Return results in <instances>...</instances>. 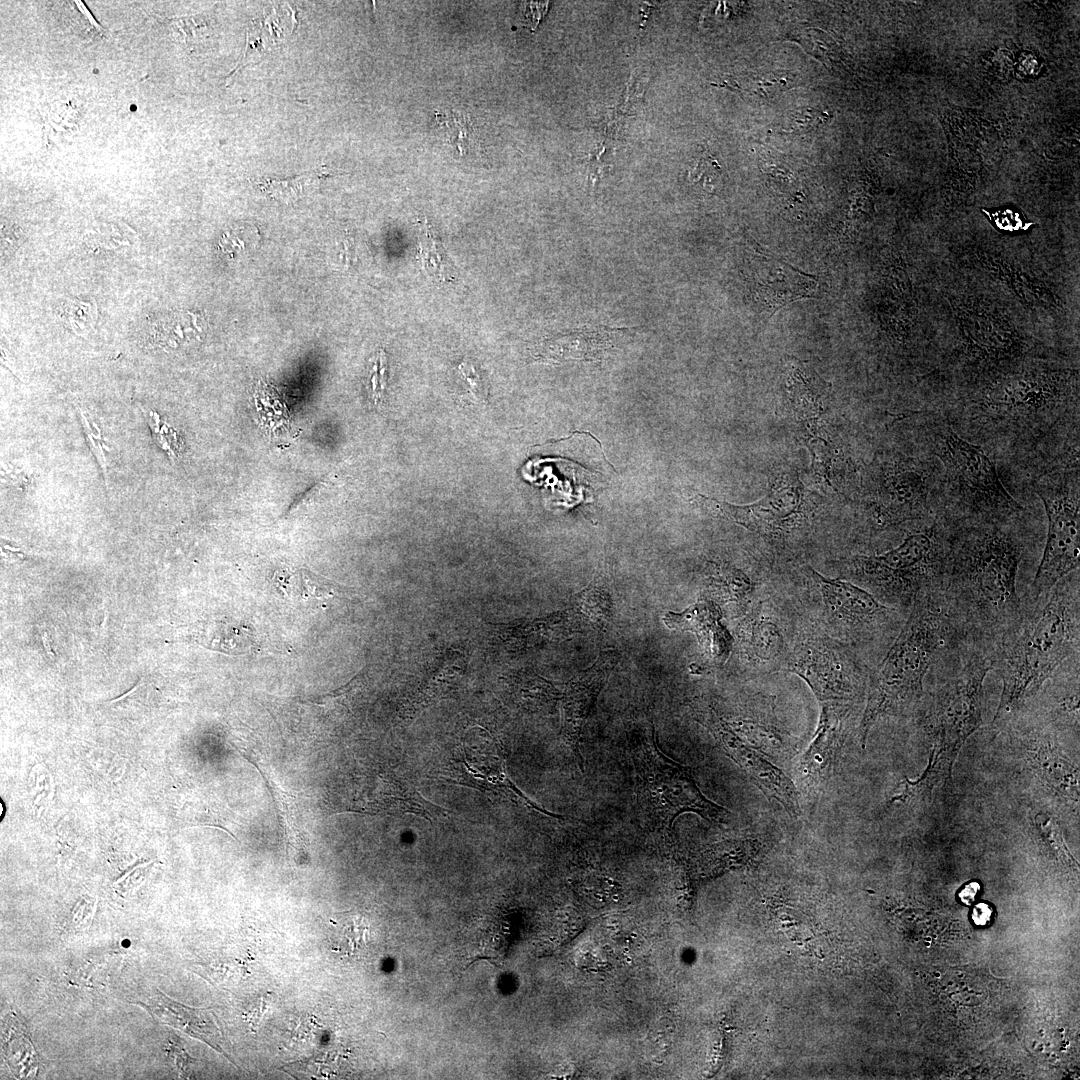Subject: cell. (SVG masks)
Returning <instances> with one entry per match:
<instances>
[{
  "label": "cell",
  "instance_id": "obj_1",
  "mask_svg": "<svg viewBox=\"0 0 1080 1080\" xmlns=\"http://www.w3.org/2000/svg\"><path fill=\"white\" fill-rule=\"evenodd\" d=\"M1006 522L952 521L948 552L937 588L964 640L990 647L1017 617L1025 545Z\"/></svg>",
  "mask_w": 1080,
  "mask_h": 1080
},
{
  "label": "cell",
  "instance_id": "obj_2",
  "mask_svg": "<svg viewBox=\"0 0 1080 1080\" xmlns=\"http://www.w3.org/2000/svg\"><path fill=\"white\" fill-rule=\"evenodd\" d=\"M1079 569L1036 599L1025 598L1017 617L990 646L1002 693L993 723L1019 711L1066 663L1079 658Z\"/></svg>",
  "mask_w": 1080,
  "mask_h": 1080
},
{
  "label": "cell",
  "instance_id": "obj_3",
  "mask_svg": "<svg viewBox=\"0 0 1080 1080\" xmlns=\"http://www.w3.org/2000/svg\"><path fill=\"white\" fill-rule=\"evenodd\" d=\"M962 640L937 590L921 592L881 664L870 673L858 726L863 748L880 718L916 712L925 678Z\"/></svg>",
  "mask_w": 1080,
  "mask_h": 1080
},
{
  "label": "cell",
  "instance_id": "obj_4",
  "mask_svg": "<svg viewBox=\"0 0 1080 1080\" xmlns=\"http://www.w3.org/2000/svg\"><path fill=\"white\" fill-rule=\"evenodd\" d=\"M941 666L944 679L916 710L930 745L922 777L933 786L949 778L959 750L982 723L984 682L993 670L991 651L963 640L943 657Z\"/></svg>",
  "mask_w": 1080,
  "mask_h": 1080
},
{
  "label": "cell",
  "instance_id": "obj_5",
  "mask_svg": "<svg viewBox=\"0 0 1080 1080\" xmlns=\"http://www.w3.org/2000/svg\"><path fill=\"white\" fill-rule=\"evenodd\" d=\"M1077 379L1070 370L1036 368L1001 375L975 395L967 414L995 433L1042 432L1069 411L1078 413Z\"/></svg>",
  "mask_w": 1080,
  "mask_h": 1080
},
{
  "label": "cell",
  "instance_id": "obj_6",
  "mask_svg": "<svg viewBox=\"0 0 1080 1080\" xmlns=\"http://www.w3.org/2000/svg\"><path fill=\"white\" fill-rule=\"evenodd\" d=\"M950 525L948 518L935 517L887 552L854 556L848 564L851 579L908 615L921 592L937 590L940 584Z\"/></svg>",
  "mask_w": 1080,
  "mask_h": 1080
},
{
  "label": "cell",
  "instance_id": "obj_7",
  "mask_svg": "<svg viewBox=\"0 0 1080 1080\" xmlns=\"http://www.w3.org/2000/svg\"><path fill=\"white\" fill-rule=\"evenodd\" d=\"M628 756L640 818L651 833L671 836L675 819L687 812L719 824L729 821L732 813L701 792L691 770L661 752L652 724H644L631 735Z\"/></svg>",
  "mask_w": 1080,
  "mask_h": 1080
},
{
  "label": "cell",
  "instance_id": "obj_8",
  "mask_svg": "<svg viewBox=\"0 0 1080 1080\" xmlns=\"http://www.w3.org/2000/svg\"><path fill=\"white\" fill-rule=\"evenodd\" d=\"M928 451L938 458L954 521L1006 522L1024 511L1002 484L994 463L977 445L961 437L942 420L928 422L922 431Z\"/></svg>",
  "mask_w": 1080,
  "mask_h": 1080
},
{
  "label": "cell",
  "instance_id": "obj_9",
  "mask_svg": "<svg viewBox=\"0 0 1080 1080\" xmlns=\"http://www.w3.org/2000/svg\"><path fill=\"white\" fill-rule=\"evenodd\" d=\"M1033 485L1048 524L1043 553L1026 592L1029 599L1047 593L1060 579L1079 569V464L1042 475Z\"/></svg>",
  "mask_w": 1080,
  "mask_h": 1080
},
{
  "label": "cell",
  "instance_id": "obj_10",
  "mask_svg": "<svg viewBox=\"0 0 1080 1080\" xmlns=\"http://www.w3.org/2000/svg\"><path fill=\"white\" fill-rule=\"evenodd\" d=\"M784 669L802 678L820 703L861 704L871 673L851 646L820 626L796 633Z\"/></svg>",
  "mask_w": 1080,
  "mask_h": 1080
},
{
  "label": "cell",
  "instance_id": "obj_11",
  "mask_svg": "<svg viewBox=\"0 0 1080 1080\" xmlns=\"http://www.w3.org/2000/svg\"><path fill=\"white\" fill-rule=\"evenodd\" d=\"M808 573L832 637L851 647L894 640L907 614L855 583L827 578L811 567Z\"/></svg>",
  "mask_w": 1080,
  "mask_h": 1080
},
{
  "label": "cell",
  "instance_id": "obj_12",
  "mask_svg": "<svg viewBox=\"0 0 1080 1080\" xmlns=\"http://www.w3.org/2000/svg\"><path fill=\"white\" fill-rule=\"evenodd\" d=\"M866 500L868 517L876 529L935 518L927 469L914 459L887 461L874 469Z\"/></svg>",
  "mask_w": 1080,
  "mask_h": 1080
},
{
  "label": "cell",
  "instance_id": "obj_13",
  "mask_svg": "<svg viewBox=\"0 0 1080 1080\" xmlns=\"http://www.w3.org/2000/svg\"><path fill=\"white\" fill-rule=\"evenodd\" d=\"M691 710L694 719L707 729L721 749L766 796L778 801L791 817L801 815L799 792L783 770L738 737L710 702L697 699Z\"/></svg>",
  "mask_w": 1080,
  "mask_h": 1080
},
{
  "label": "cell",
  "instance_id": "obj_14",
  "mask_svg": "<svg viewBox=\"0 0 1080 1080\" xmlns=\"http://www.w3.org/2000/svg\"><path fill=\"white\" fill-rule=\"evenodd\" d=\"M796 634L769 602L755 604L736 629L737 653L754 673L785 668Z\"/></svg>",
  "mask_w": 1080,
  "mask_h": 1080
},
{
  "label": "cell",
  "instance_id": "obj_15",
  "mask_svg": "<svg viewBox=\"0 0 1080 1080\" xmlns=\"http://www.w3.org/2000/svg\"><path fill=\"white\" fill-rule=\"evenodd\" d=\"M449 769L450 775L446 778L449 782L498 792L541 814L562 817L542 809L517 788L506 772L503 751L492 737H480L474 742L465 740L451 760Z\"/></svg>",
  "mask_w": 1080,
  "mask_h": 1080
},
{
  "label": "cell",
  "instance_id": "obj_16",
  "mask_svg": "<svg viewBox=\"0 0 1080 1080\" xmlns=\"http://www.w3.org/2000/svg\"><path fill=\"white\" fill-rule=\"evenodd\" d=\"M820 705L815 734L798 766L799 780L808 791L818 790L833 774L860 704L823 702Z\"/></svg>",
  "mask_w": 1080,
  "mask_h": 1080
},
{
  "label": "cell",
  "instance_id": "obj_17",
  "mask_svg": "<svg viewBox=\"0 0 1080 1080\" xmlns=\"http://www.w3.org/2000/svg\"><path fill=\"white\" fill-rule=\"evenodd\" d=\"M716 710L738 737L766 757L785 760L796 752V741L779 722L772 698L752 695L731 712Z\"/></svg>",
  "mask_w": 1080,
  "mask_h": 1080
},
{
  "label": "cell",
  "instance_id": "obj_18",
  "mask_svg": "<svg viewBox=\"0 0 1080 1080\" xmlns=\"http://www.w3.org/2000/svg\"><path fill=\"white\" fill-rule=\"evenodd\" d=\"M618 659L615 650L602 652L593 665L569 684L565 693L563 736L580 770L584 768L580 751L583 726Z\"/></svg>",
  "mask_w": 1080,
  "mask_h": 1080
},
{
  "label": "cell",
  "instance_id": "obj_19",
  "mask_svg": "<svg viewBox=\"0 0 1080 1080\" xmlns=\"http://www.w3.org/2000/svg\"><path fill=\"white\" fill-rule=\"evenodd\" d=\"M158 1019L196 1037L230 1059L223 1048V1036L214 1014L205 1009H195L179 1004L163 994L141 1003Z\"/></svg>",
  "mask_w": 1080,
  "mask_h": 1080
},
{
  "label": "cell",
  "instance_id": "obj_20",
  "mask_svg": "<svg viewBox=\"0 0 1080 1080\" xmlns=\"http://www.w3.org/2000/svg\"><path fill=\"white\" fill-rule=\"evenodd\" d=\"M720 618L718 608L709 602L697 603L681 614H673L674 624L682 630L694 632L706 653L718 663L727 659L733 644Z\"/></svg>",
  "mask_w": 1080,
  "mask_h": 1080
},
{
  "label": "cell",
  "instance_id": "obj_21",
  "mask_svg": "<svg viewBox=\"0 0 1080 1080\" xmlns=\"http://www.w3.org/2000/svg\"><path fill=\"white\" fill-rule=\"evenodd\" d=\"M1036 752L1035 768L1045 784L1063 798L1078 802L1079 773L1077 767L1049 739L1041 740Z\"/></svg>",
  "mask_w": 1080,
  "mask_h": 1080
},
{
  "label": "cell",
  "instance_id": "obj_22",
  "mask_svg": "<svg viewBox=\"0 0 1080 1080\" xmlns=\"http://www.w3.org/2000/svg\"><path fill=\"white\" fill-rule=\"evenodd\" d=\"M205 327L202 316L191 312L177 313L156 321L152 326V337L158 347L176 348L190 340L199 339Z\"/></svg>",
  "mask_w": 1080,
  "mask_h": 1080
},
{
  "label": "cell",
  "instance_id": "obj_23",
  "mask_svg": "<svg viewBox=\"0 0 1080 1080\" xmlns=\"http://www.w3.org/2000/svg\"><path fill=\"white\" fill-rule=\"evenodd\" d=\"M199 639L204 645L227 654H246L257 647L253 631L237 622L213 623L204 629Z\"/></svg>",
  "mask_w": 1080,
  "mask_h": 1080
},
{
  "label": "cell",
  "instance_id": "obj_24",
  "mask_svg": "<svg viewBox=\"0 0 1080 1080\" xmlns=\"http://www.w3.org/2000/svg\"><path fill=\"white\" fill-rule=\"evenodd\" d=\"M281 588L287 594H294L303 599L328 598L343 595V587L326 578L317 576L304 569L290 573L286 570L281 575L276 573Z\"/></svg>",
  "mask_w": 1080,
  "mask_h": 1080
},
{
  "label": "cell",
  "instance_id": "obj_25",
  "mask_svg": "<svg viewBox=\"0 0 1080 1080\" xmlns=\"http://www.w3.org/2000/svg\"><path fill=\"white\" fill-rule=\"evenodd\" d=\"M758 849L759 842L755 839H730L709 846L701 853L700 858L712 870H718L749 860Z\"/></svg>",
  "mask_w": 1080,
  "mask_h": 1080
},
{
  "label": "cell",
  "instance_id": "obj_26",
  "mask_svg": "<svg viewBox=\"0 0 1080 1080\" xmlns=\"http://www.w3.org/2000/svg\"><path fill=\"white\" fill-rule=\"evenodd\" d=\"M711 587L720 599L740 602L754 593L755 583L740 569L727 566L714 575Z\"/></svg>",
  "mask_w": 1080,
  "mask_h": 1080
},
{
  "label": "cell",
  "instance_id": "obj_27",
  "mask_svg": "<svg viewBox=\"0 0 1080 1080\" xmlns=\"http://www.w3.org/2000/svg\"><path fill=\"white\" fill-rule=\"evenodd\" d=\"M6 1025L9 1027L10 1036L15 1040L17 1046L12 1042L5 1040V1044L3 1043V1052H5L6 1059L10 1063L11 1069H13L15 1073L19 1070L18 1073L21 1077H27V1075L31 1073V1070H35V1067H37L35 1053L29 1037L26 1036L25 1030L20 1029V1022L18 1026V1037H15L16 1034L10 1019H7Z\"/></svg>",
  "mask_w": 1080,
  "mask_h": 1080
},
{
  "label": "cell",
  "instance_id": "obj_28",
  "mask_svg": "<svg viewBox=\"0 0 1080 1080\" xmlns=\"http://www.w3.org/2000/svg\"><path fill=\"white\" fill-rule=\"evenodd\" d=\"M321 174L322 172L316 171L284 180L267 179L262 182V188L270 196L282 202L290 203L299 199L304 193L315 189Z\"/></svg>",
  "mask_w": 1080,
  "mask_h": 1080
},
{
  "label": "cell",
  "instance_id": "obj_29",
  "mask_svg": "<svg viewBox=\"0 0 1080 1080\" xmlns=\"http://www.w3.org/2000/svg\"><path fill=\"white\" fill-rule=\"evenodd\" d=\"M78 411L86 441L102 470L105 484L106 486H108V463L106 459V451H109V448L102 438L100 428L95 423H91L87 418L86 413H84L81 409H78Z\"/></svg>",
  "mask_w": 1080,
  "mask_h": 1080
},
{
  "label": "cell",
  "instance_id": "obj_30",
  "mask_svg": "<svg viewBox=\"0 0 1080 1080\" xmlns=\"http://www.w3.org/2000/svg\"><path fill=\"white\" fill-rule=\"evenodd\" d=\"M336 926V941L340 950L353 953L366 943L367 928L363 923L350 919L339 922Z\"/></svg>",
  "mask_w": 1080,
  "mask_h": 1080
},
{
  "label": "cell",
  "instance_id": "obj_31",
  "mask_svg": "<svg viewBox=\"0 0 1080 1080\" xmlns=\"http://www.w3.org/2000/svg\"><path fill=\"white\" fill-rule=\"evenodd\" d=\"M67 318L70 326L77 334L88 332L97 319V309L94 302L74 300L67 309Z\"/></svg>",
  "mask_w": 1080,
  "mask_h": 1080
},
{
  "label": "cell",
  "instance_id": "obj_32",
  "mask_svg": "<svg viewBox=\"0 0 1080 1080\" xmlns=\"http://www.w3.org/2000/svg\"><path fill=\"white\" fill-rule=\"evenodd\" d=\"M145 416L152 431L155 443L160 446L173 461L176 457L175 450L178 449L175 433L165 422L163 425L160 424L161 421L157 413L149 411Z\"/></svg>",
  "mask_w": 1080,
  "mask_h": 1080
},
{
  "label": "cell",
  "instance_id": "obj_33",
  "mask_svg": "<svg viewBox=\"0 0 1080 1080\" xmlns=\"http://www.w3.org/2000/svg\"><path fill=\"white\" fill-rule=\"evenodd\" d=\"M721 175V167L711 157H702L689 173L694 183H701L705 190L712 191Z\"/></svg>",
  "mask_w": 1080,
  "mask_h": 1080
},
{
  "label": "cell",
  "instance_id": "obj_34",
  "mask_svg": "<svg viewBox=\"0 0 1080 1080\" xmlns=\"http://www.w3.org/2000/svg\"><path fill=\"white\" fill-rule=\"evenodd\" d=\"M828 115L816 108H804L796 111L790 118L792 131L808 132L825 123Z\"/></svg>",
  "mask_w": 1080,
  "mask_h": 1080
},
{
  "label": "cell",
  "instance_id": "obj_35",
  "mask_svg": "<svg viewBox=\"0 0 1080 1080\" xmlns=\"http://www.w3.org/2000/svg\"><path fill=\"white\" fill-rule=\"evenodd\" d=\"M777 73H767L761 75L762 77L755 83L758 91L762 92V95H767L769 92H775L779 89H788L792 85V80L788 76L787 72H783L781 75Z\"/></svg>",
  "mask_w": 1080,
  "mask_h": 1080
},
{
  "label": "cell",
  "instance_id": "obj_36",
  "mask_svg": "<svg viewBox=\"0 0 1080 1080\" xmlns=\"http://www.w3.org/2000/svg\"><path fill=\"white\" fill-rule=\"evenodd\" d=\"M458 369L469 386L471 394L478 400L482 399L484 397L483 385L475 367L471 363L464 361L459 365Z\"/></svg>",
  "mask_w": 1080,
  "mask_h": 1080
},
{
  "label": "cell",
  "instance_id": "obj_37",
  "mask_svg": "<svg viewBox=\"0 0 1080 1080\" xmlns=\"http://www.w3.org/2000/svg\"><path fill=\"white\" fill-rule=\"evenodd\" d=\"M524 7L525 15H532V17L528 21V25L529 27H531V29H534L538 25L540 19L545 15L548 9V2H528L524 5Z\"/></svg>",
  "mask_w": 1080,
  "mask_h": 1080
},
{
  "label": "cell",
  "instance_id": "obj_38",
  "mask_svg": "<svg viewBox=\"0 0 1080 1080\" xmlns=\"http://www.w3.org/2000/svg\"><path fill=\"white\" fill-rule=\"evenodd\" d=\"M992 917V909L985 903L976 905L972 911V920L978 926L988 924Z\"/></svg>",
  "mask_w": 1080,
  "mask_h": 1080
},
{
  "label": "cell",
  "instance_id": "obj_39",
  "mask_svg": "<svg viewBox=\"0 0 1080 1080\" xmlns=\"http://www.w3.org/2000/svg\"><path fill=\"white\" fill-rule=\"evenodd\" d=\"M980 885L977 882H971L967 884L959 893L961 901L966 905H971L978 894Z\"/></svg>",
  "mask_w": 1080,
  "mask_h": 1080
}]
</instances>
